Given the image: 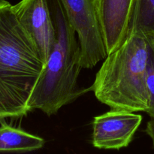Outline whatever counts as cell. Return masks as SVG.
Masks as SVG:
<instances>
[{"label":"cell","mask_w":154,"mask_h":154,"mask_svg":"<svg viewBox=\"0 0 154 154\" xmlns=\"http://www.w3.org/2000/svg\"><path fill=\"white\" fill-rule=\"evenodd\" d=\"M13 10L46 63L57 42V30L48 0H21Z\"/></svg>","instance_id":"5"},{"label":"cell","mask_w":154,"mask_h":154,"mask_svg":"<svg viewBox=\"0 0 154 154\" xmlns=\"http://www.w3.org/2000/svg\"><path fill=\"white\" fill-rule=\"evenodd\" d=\"M45 141L41 137L32 135L23 129L1 123L0 151L31 152L42 149Z\"/></svg>","instance_id":"8"},{"label":"cell","mask_w":154,"mask_h":154,"mask_svg":"<svg viewBox=\"0 0 154 154\" xmlns=\"http://www.w3.org/2000/svg\"><path fill=\"white\" fill-rule=\"evenodd\" d=\"M135 0H96L108 54L119 48L126 38Z\"/></svg>","instance_id":"7"},{"label":"cell","mask_w":154,"mask_h":154,"mask_svg":"<svg viewBox=\"0 0 154 154\" xmlns=\"http://www.w3.org/2000/svg\"><path fill=\"white\" fill-rule=\"evenodd\" d=\"M45 63L7 0H0V123L30 112L29 101Z\"/></svg>","instance_id":"1"},{"label":"cell","mask_w":154,"mask_h":154,"mask_svg":"<svg viewBox=\"0 0 154 154\" xmlns=\"http://www.w3.org/2000/svg\"><path fill=\"white\" fill-rule=\"evenodd\" d=\"M131 33L154 38V0H135L128 35Z\"/></svg>","instance_id":"9"},{"label":"cell","mask_w":154,"mask_h":154,"mask_svg":"<svg viewBox=\"0 0 154 154\" xmlns=\"http://www.w3.org/2000/svg\"><path fill=\"white\" fill-rule=\"evenodd\" d=\"M149 44V54L147 63L146 84L149 96L147 113L150 118H154V38H147Z\"/></svg>","instance_id":"10"},{"label":"cell","mask_w":154,"mask_h":154,"mask_svg":"<svg viewBox=\"0 0 154 154\" xmlns=\"http://www.w3.org/2000/svg\"><path fill=\"white\" fill-rule=\"evenodd\" d=\"M81 46L83 69H92L108 56L96 0H60Z\"/></svg>","instance_id":"4"},{"label":"cell","mask_w":154,"mask_h":154,"mask_svg":"<svg viewBox=\"0 0 154 154\" xmlns=\"http://www.w3.org/2000/svg\"><path fill=\"white\" fill-rule=\"evenodd\" d=\"M57 30V42L29 101L30 111L40 110L48 116L90 90H80L81 46L60 0H48Z\"/></svg>","instance_id":"2"},{"label":"cell","mask_w":154,"mask_h":154,"mask_svg":"<svg viewBox=\"0 0 154 154\" xmlns=\"http://www.w3.org/2000/svg\"><path fill=\"white\" fill-rule=\"evenodd\" d=\"M148 54L147 36L129 34L104 60L90 90L111 109L146 112L149 103L146 84Z\"/></svg>","instance_id":"3"},{"label":"cell","mask_w":154,"mask_h":154,"mask_svg":"<svg viewBox=\"0 0 154 154\" xmlns=\"http://www.w3.org/2000/svg\"><path fill=\"white\" fill-rule=\"evenodd\" d=\"M141 121V114L111 109L93 119L92 144L102 150H120L128 147Z\"/></svg>","instance_id":"6"},{"label":"cell","mask_w":154,"mask_h":154,"mask_svg":"<svg viewBox=\"0 0 154 154\" xmlns=\"http://www.w3.org/2000/svg\"><path fill=\"white\" fill-rule=\"evenodd\" d=\"M145 132L151 139L153 147L154 148V118H150V120L147 122Z\"/></svg>","instance_id":"11"}]
</instances>
